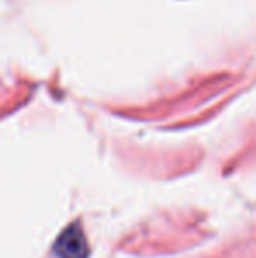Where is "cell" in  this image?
Listing matches in <instances>:
<instances>
[{
	"label": "cell",
	"instance_id": "1",
	"mask_svg": "<svg viewBox=\"0 0 256 258\" xmlns=\"http://www.w3.org/2000/svg\"><path fill=\"white\" fill-rule=\"evenodd\" d=\"M55 253L58 258H88L90 248L81 225L72 223L65 228L55 242Z\"/></svg>",
	"mask_w": 256,
	"mask_h": 258
}]
</instances>
